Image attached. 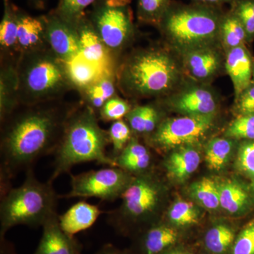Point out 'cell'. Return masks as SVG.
I'll return each instance as SVG.
<instances>
[{"label":"cell","mask_w":254,"mask_h":254,"mask_svg":"<svg viewBox=\"0 0 254 254\" xmlns=\"http://www.w3.org/2000/svg\"><path fill=\"white\" fill-rule=\"evenodd\" d=\"M252 190H253V192L254 193V181L253 182V183H252Z\"/></svg>","instance_id":"49"},{"label":"cell","mask_w":254,"mask_h":254,"mask_svg":"<svg viewBox=\"0 0 254 254\" xmlns=\"http://www.w3.org/2000/svg\"><path fill=\"white\" fill-rule=\"evenodd\" d=\"M132 109L131 105L123 98L114 96L100 110V118L105 122H115L123 120Z\"/></svg>","instance_id":"38"},{"label":"cell","mask_w":254,"mask_h":254,"mask_svg":"<svg viewBox=\"0 0 254 254\" xmlns=\"http://www.w3.org/2000/svg\"><path fill=\"white\" fill-rule=\"evenodd\" d=\"M166 104L170 109L186 116L214 115L218 109V95L205 83L195 82L168 95Z\"/></svg>","instance_id":"11"},{"label":"cell","mask_w":254,"mask_h":254,"mask_svg":"<svg viewBox=\"0 0 254 254\" xmlns=\"http://www.w3.org/2000/svg\"><path fill=\"white\" fill-rule=\"evenodd\" d=\"M170 4V0H138L137 16L141 22L158 26Z\"/></svg>","instance_id":"33"},{"label":"cell","mask_w":254,"mask_h":254,"mask_svg":"<svg viewBox=\"0 0 254 254\" xmlns=\"http://www.w3.org/2000/svg\"><path fill=\"white\" fill-rule=\"evenodd\" d=\"M71 190L60 197L66 198H95L112 202L121 198L133 177L123 169L108 167L70 175Z\"/></svg>","instance_id":"8"},{"label":"cell","mask_w":254,"mask_h":254,"mask_svg":"<svg viewBox=\"0 0 254 254\" xmlns=\"http://www.w3.org/2000/svg\"><path fill=\"white\" fill-rule=\"evenodd\" d=\"M132 133L149 136L162 123L161 113L153 105H141L130 110L125 117Z\"/></svg>","instance_id":"25"},{"label":"cell","mask_w":254,"mask_h":254,"mask_svg":"<svg viewBox=\"0 0 254 254\" xmlns=\"http://www.w3.org/2000/svg\"><path fill=\"white\" fill-rule=\"evenodd\" d=\"M46 17H33L18 11L17 52L19 55L48 48Z\"/></svg>","instance_id":"18"},{"label":"cell","mask_w":254,"mask_h":254,"mask_svg":"<svg viewBox=\"0 0 254 254\" xmlns=\"http://www.w3.org/2000/svg\"><path fill=\"white\" fill-rule=\"evenodd\" d=\"M18 81L16 66H1L0 73V120L4 123L19 106Z\"/></svg>","instance_id":"22"},{"label":"cell","mask_w":254,"mask_h":254,"mask_svg":"<svg viewBox=\"0 0 254 254\" xmlns=\"http://www.w3.org/2000/svg\"><path fill=\"white\" fill-rule=\"evenodd\" d=\"M1 123L0 140L1 196L12 188L11 180L38 159L54 154L65 125L75 109L46 104L26 106Z\"/></svg>","instance_id":"1"},{"label":"cell","mask_w":254,"mask_h":254,"mask_svg":"<svg viewBox=\"0 0 254 254\" xmlns=\"http://www.w3.org/2000/svg\"><path fill=\"white\" fill-rule=\"evenodd\" d=\"M103 211L98 205L81 200L62 215H58L60 226L66 235L74 237L94 225Z\"/></svg>","instance_id":"19"},{"label":"cell","mask_w":254,"mask_h":254,"mask_svg":"<svg viewBox=\"0 0 254 254\" xmlns=\"http://www.w3.org/2000/svg\"><path fill=\"white\" fill-rule=\"evenodd\" d=\"M97 0H60L55 12L63 19L75 22L84 15L85 9Z\"/></svg>","instance_id":"37"},{"label":"cell","mask_w":254,"mask_h":254,"mask_svg":"<svg viewBox=\"0 0 254 254\" xmlns=\"http://www.w3.org/2000/svg\"><path fill=\"white\" fill-rule=\"evenodd\" d=\"M231 4V11L243 25L250 43L254 39V0H234Z\"/></svg>","instance_id":"35"},{"label":"cell","mask_w":254,"mask_h":254,"mask_svg":"<svg viewBox=\"0 0 254 254\" xmlns=\"http://www.w3.org/2000/svg\"><path fill=\"white\" fill-rule=\"evenodd\" d=\"M190 195L200 205L215 210L220 205L218 183L211 179L203 178L190 187Z\"/></svg>","instance_id":"31"},{"label":"cell","mask_w":254,"mask_h":254,"mask_svg":"<svg viewBox=\"0 0 254 254\" xmlns=\"http://www.w3.org/2000/svg\"><path fill=\"white\" fill-rule=\"evenodd\" d=\"M222 14L217 6L170 4L158 27L174 52L180 55L195 48L220 43Z\"/></svg>","instance_id":"5"},{"label":"cell","mask_w":254,"mask_h":254,"mask_svg":"<svg viewBox=\"0 0 254 254\" xmlns=\"http://www.w3.org/2000/svg\"><path fill=\"white\" fill-rule=\"evenodd\" d=\"M45 17L48 48L64 63L79 57L81 53L74 22L63 19L55 11Z\"/></svg>","instance_id":"13"},{"label":"cell","mask_w":254,"mask_h":254,"mask_svg":"<svg viewBox=\"0 0 254 254\" xmlns=\"http://www.w3.org/2000/svg\"><path fill=\"white\" fill-rule=\"evenodd\" d=\"M160 254H195L194 251L190 247L187 246L178 244V245L174 246L171 248L168 249L163 253Z\"/></svg>","instance_id":"43"},{"label":"cell","mask_w":254,"mask_h":254,"mask_svg":"<svg viewBox=\"0 0 254 254\" xmlns=\"http://www.w3.org/2000/svg\"><path fill=\"white\" fill-rule=\"evenodd\" d=\"M200 161L198 152L191 145H187L176 148L165 162V167L170 178L182 182L194 173Z\"/></svg>","instance_id":"21"},{"label":"cell","mask_w":254,"mask_h":254,"mask_svg":"<svg viewBox=\"0 0 254 254\" xmlns=\"http://www.w3.org/2000/svg\"><path fill=\"white\" fill-rule=\"evenodd\" d=\"M68 79L73 88L82 91L94 83L97 80L105 74L82 57L65 63ZM112 74V73H111Z\"/></svg>","instance_id":"28"},{"label":"cell","mask_w":254,"mask_h":254,"mask_svg":"<svg viewBox=\"0 0 254 254\" xmlns=\"http://www.w3.org/2000/svg\"><path fill=\"white\" fill-rule=\"evenodd\" d=\"M110 143L108 131L98 124L96 113L85 106L75 109L68 118L63 136L55 150L53 172L49 181L69 173L78 164L95 162L108 167H116L115 161L107 154Z\"/></svg>","instance_id":"3"},{"label":"cell","mask_w":254,"mask_h":254,"mask_svg":"<svg viewBox=\"0 0 254 254\" xmlns=\"http://www.w3.org/2000/svg\"><path fill=\"white\" fill-rule=\"evenodd\" d=\"M197 3L199 4L209 5V6H217L218 7L220 5L230 3L232 4L234 0H195Z\"/></svg>","instance_id":"45"},{"label":"cell","mask_w":254,"mask_h":254,"mask_svg":"<svg viewBox=\"0 0 254 254\" xmlns=\"http://www.w3.org/2000/svg\"><path fill=\"white\" fill-rule=\"evenodd\" d=\"M215 117L183 115L163 120L148 136V141L155 148L164 150L196 144L213 129Z\"/></svg>","instance_id":"9"},{"label":"cell","mask_w":254,"mask_h":254,"mask_svg":"<svg viewBox=\"0 0 254 254\" xmlns=\"http://www.w3.org/2000/svg\"><path fill=\"white\" fill-rule=\"evenodd\" d=\"M234 110L237 116L254 115V83L235 98Z\"/></svg>","instance_id":"41"},{"label":"cell","mask_w":254,"mask_h":254,"mask_svg":"<svg viewBox=\"0 0 254 254\" xmlns=\"http://www.w3.org/2000/svg\"><path fill=\"white\" fill-rule=\"evenodd\" d=\"M237 164L239 170L246 176L254 178V140L240 145Z\"/></svg>","instance_id":"40"},{"label":"cell","mask_w":254,"mask_h":254,"mask_svg":"<svg viewBox=\"0 0 254 254\" xmlns=\"http://www.w3.org/2000/svg\"><path fill=\"white\" fill-rule=\"evenodd\" d=\"M77 33L80 56L93 64L102 72L114 73L113 58L108 48L95 31L90 18L85 15L74 22Z\"/></svg>","instance_id":"14"},{"label":"cell","mask_w":254,"mask_h":254,"mask_svg":"<svg viewBox=\"0 0 254 254\" xmlns=\"http://www.w3.org/2000/svg\"><path fill=\"white\" fill-rule=\"evenodd\" d=\"M237 234L236 229L228 224L214 225L203 235V250L210 254H231Z\"/></svg>","instance_id":"23"},{"label":"cell","mask_w":254,"mask_h":254,"mask_svg":"<svg viewBox=\"0 0 254 254\" xmlns=\"http://www.w3.org/2000/svg\"><path fill=\"white\" fill-rule=\"evenodd\" d=\"M116 81L114 73H105L94 83L82 91V98L86 106L95 113H99L107 101L115 96Z\"/></svg>","instance_id":"26"},{"label":"cell","mask_w":254,"mask_h":254,"mask_svg":"<svg viewBox=\"0 0 254 254\" xmlns=\"http://www.w3.org/2000/svg\"><path fill=\"white\" fill-rule=\"evenodd\" d=\"M18 11L10 0H4V14L0 23V46L1 52L12 54L17 52Z\"/></svg>","instance_id":"29"},{"label":"cell","mask_w":254,"mask_h":254,"mask_svg":"<svg viewBox=\"0 0 254 254\" xmlns=\"http://www.w3.org/2000/svg\"><path fill=\"white\" fill-rule=\"evenodd\" d=\"M231 254H254V218L238 232Z\"/></svg>","instance_id":"39"},{"label":"cell","mask_w":254,"mask_h":254,"mask_svg":"<svg viewBox=\"0 0 254 254\" xmlns=\"http://www.w3.org/2000/svg\"><path fill=\"white\" fill-rule=\"evenodd\" d=\"M16 68L20 105L46 104L73 88L65 63L49 48L19 55Z\"/></svg>","instance_id":"6"},{"label":"cell","mask_w":254,"mask_h":254,"mask_svg":"<svg viewBox=\"0 0 254 254\" xmlns=\"http://www.w3.org/2000/svg\"><path fill=\"white\" fill-rule=\"evenodd\" d=\"M198 254H210L208 253V252H205V251L203 250V252H200Z\"/></svg>","instance_id":"48"},{"label":"cell","mask_w":254,"mask_h":254,"mask_svg":"<svg viewBox=\"0 0 254 254\" xmlns=\"http://www.w3.org/2000/svg\"><path fill=\"white\" fill-rule=\"evenodd\" d=\"M89 18L113 55L126 48L134 35V26L128 5L117 6L101 0L95 4Z\"/></svg>","instance_id":"10"},{"label":"cell","mask_w":254,"mask_h":254,"mask_svg":"<svg viewBox=\"0 0 254 254\" xmlns=\"http://www.w3.org/2000/svg\"><path fill=\"white\" fill-rule=\"evenodd\" d=\"M184 72L181 60L161 48L134 52L117 71V83L125 95L150 98L170 95L181 86Z\"/></svg>","instance_id":"2"},{"label":"cell","mask_w":254,"mask_h":254,"mask_svg":"<svg viewBox=\"0 0 254 254\" xmlns=\"http://www.w3.org/2000/svg\"><path fill=\"white\" fill-rule=\"evenodd\" d=\"M114 161L118 168L130 175L136 174L140 176L147 174L151 166L152 155L145 145L140 143L136 137H132L125 149L114 158Z\"/></svg>","instance_id":"20"},{"label":"cell","mask_w":254,"mask_h":254,"mask_svg":"<svg viewBox=\"0 0 254 254\" xmlns=\"http://www.w3.org/2000/svg\"><path fill=\"white\" fill-rule=\"evenodd\" d=\"M232 138H214L208 142L205 148V161L213 171H220L230 160L234 148Z\"/></svg>","instance_id":"30"},{"label":"cell","mask_w":254,"mask_h":254,"mask_svg":"<svg viewBox=\"0 0 254 254\" xmlns=\"http://www.w3.org/2000/svg\"><path fill=\"white\" fill-rule=\"evenodd\" d=\"M220 43L200 47L180 56L184 72L195 82L205 83L213 79L225 66V58Z\"/></svg>","instance_id":"12"},{"label":"cell","mask_w":254,"mask_h":254,"mask_svg":"<svg viewBox=\"0 0 254 254\" xmlns=\"http://www.w3.org/2000/svg\"><path fill=\"white\" fill-rule=\"evenodd\" d=\"M0 254H17L14 245L6 240L5 236L0 237Z\"/></svg>","instance_id":"44"},{"label":"cell","mask_w":254,"mask_h":254,"mask_svg":"<svg viewBox=\"0 0 254 254\" xmlns=\"http://www.w3.org/2000/svg\"><path fill=\"white\" fill-rule=\"evenodd\" d=\"M32 1H34L36 3H42L43 1V0H31Z\"/></svg>","instance_id":"47"},{"label":"cell","mask_w":254,"mask_h":254,"mask_svg":"<svg viewBox=\"0 0 254 254\" xmlns=\"http://www.w3.org/2000/svg\"><path fill=\"white\" fill-rule=\"evenodd\" d=\"M225 68L233 83L235 98L253 82L254 60L246 46L225 53Z\"/></svg>","instance_id":"17"},{"label":"cell","mask_w":254,"mask_h":254,"mask_svg":"<svg viewBox=\"0 0 254 254\" xmlns=\"http://www.w3.org/2000/svg\"><path fill=\"white\" fill-rule=\"evenodd\" d=\"M178 229L166 224H154L138 234L136 254H160L180 244Z\"/></svg>","instance_id":"16"},{"label":"cell","mask_w":254,"mask_h":254,"mask_svg":"<svg viewBox=\"0 0 254 254\" xmlns=\"http://www.w3.org/2000/svg\"><path fill=\"white\" fill-rule=\"evenodd\" d=\"M110 144L113 146V153L110 157L113 159L128 145L132 138V131L129 125L123 120L113 122L108 131Z\"/></svg>","instance_id":"34"},{"label":"cell","mask_w":254,"mask_h":254,"mask_svg":"<svg viewBox=\"0 0 254 254\" xmlns=\"http://www.w3.org/2000/svg\"><path fill=\"white\" fill-rule=\"evenodd\" d=\"M168 219L170 225L177 229L189 228L199 222L200 212L190 202L178 200L169 210Z\"/></svg>","instance_id":"32"},{"label":"cell","mask_w":254,"mask_h":254,"mask_svg":"<svg viewBox=\"0 0 254 254\" xmlns=\"http://www.w3.org/2000/svg\"><path fill=\"white\" fill-rule=\"evenodd\" d=\"M253 82L254 83V71H253Z\"/></svg>","instance_id":"50"},{"label":"cell","mask_w":254,"mask_h":254,"mask_svg":"<svg viewBox=\"0 0 254 254\" xmlns=\"http://www.w3.org/2000/svg\"><path fill=\"white\" fill-rule=\"evenodd\" d=\"M107 3L117 6H127L129 4L131 0H105Z\"/></svg>","instance_id":"46"},{"label":"cell","mask_w":254,"mask_h":254,"mask_svg":"<svg viewBox=\"0 0 254 254\" xmlns=\"http://www.w3.org/2000/svg\"><path fill=\"white\" fill-rule=\"evenodd\" d=\"M60 197L53 182L40 181L33 168L27 169L22 185L12 187L1 196L0 237H4L10 229L17 225L43 227L58 215Z\"/></svg>","instance_id":"4"},{"label":"cell","mask_w":254,"mask_h":254,"mask_svg":"<svg viewBox=\"0 0 254 254\" xmlns=\"http://www.w3.org/2000/svg\"><path fill=\"white\" fill-rule=\"evenodd\" d=\"M220 206L232 215L245 213L251 204L250 194L235 180L218 183Z\"/></svg>","instance_id":"24"},{"label":"cell","mask_w":254,"mask_h":254,"mask_svg":"<svg viewBox=\"0 0 254 254\" xmlns=\"http://www.w3.org/2000/svg\"><path fill=\"white\" fill-rule=\"evenodd\" d=\"M219 42L225 53L248 43L247 33L236 15L230 10L222 16L219 32Z\"/></svg>","instance_id":"27"},{"label":"cell","mask_w":254,"mask_h":254,"mask_svg":"<svg viewBox=\"0 0 254 254\" xmlns=\"http://www.w3.org/2000/svg\"><path fill=\"white\" fill-rule=\"evenodd\" d=\"M161 198V188L153 177L145 174L134 177L122 195L120 208L107 213V222L122 235L133 234L135 227L142 225L145 230L158 212Z\"/></svg>","instance_id":"7"},{"label":"cell","mask_w":254,"mask_h":254,"mask_svg":"<svg viewBox=\"0 0 254 254\" xmlns=\"http://www.w3.org/2000/svg\"><path fill=\"white\" fill-rule=\"evenodd\" d=\"M43 234L33 254H82V245L75 237L62 230L58 215L43 225Z\"/></svg>","instance_id":"15"},{"label":"cell","mask_w":254,"mask_h":254,"mask_svg":"<svg viewBox=\"0 0 254 254\" xmlns=\"http://www.w3.org/2000/svg\"><path fill=\"white\" fill-rule=\"evenodd\" d=\"M94 254H136L134 252H130L128 250H122L117 248L116 247L107 244L100 249L96 253Z\"/></svg>","instance_id":"42"},{"label":"cell","mask_w":254,"mask_h":254,"mask_svg":"<svg viewBox=\"0 0 254 254\" xmlns=\"http://www.w3.org/2000/svg\"><path fill=\"white\" fill-rule=\"evenodd\" d=\"M227 138L232 139L254 140V115L238 116L227 127Z\"/></svg>","instance_id":"36"}]
</instances>
